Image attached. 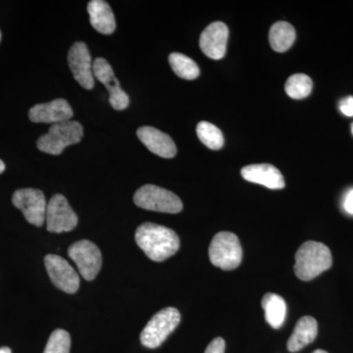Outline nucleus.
Returning <instances> with one entry per match:
<instances>
[{"instance_id":"nucleus-1","label":"nucleus","mask_w":353,"mask_h":353,"mask_svg":"<svg viewBox=\"0 0 353 353\" xmlns=\"http://www.w3.org/2000/svg\"><path fill=\"white\" fill-rule=\"evenodd\" d=\"M137 243L153 261L162 262L173 256L180 248L178 234L169 228L143 223L136 231Z\"/></svg>"},{"instance_id":"nucleus-4","label":"nucleus","mask_w":353,"mask_h":353,"mask_svg":"<svg viewBox=\"0 0 353 353\" xmlns=\"http://www.w3.org/2000/svg\"><path fill=\"white\" fill-rule=\"evenodd\" d=\"M209 259L211 263L222 270L238 268L243 259V250L238 236L231 232L216 234L209 246Z\"/></svg>"},{"instance_id":"nucleus-15","label":"nucleus","mask_w":353,"mask_h":353,"mask_svg":"<svg viewBox=\"0 0 353 353\" xmlns=\"http://www.w3.org/2000/svg\"><path fill=\"white\" fill-rule=\"evenodd\" d=\"M138 138L154 154L163 158H173L176 153L175 143L170 136L157 128L141 127L138 132Z\"/></svg>"},{"instance_id":"nucleus-10","label":"nucleus","mask_w":353,"mask_h":353,"mask_svg":"<svg viewBox=\"0 0 353 353\" xmlns=\"http://www.w3.org/2000/svg\"><path fill=\"white\" fill-rule=\"evenodd\" d=\"M46 271L51 282L67 294H75L80 287V278L66 259L58 255L48 254L44 259Z\"/></svg>"},{"instance_id":"nucleus-31","label":"nucleus","mask_w":353,"mask_h":353,"mask_svg":"<svg viewBox=\"0 0 353 353\" xmlns=\"http://www.w3.org/2000/svg\"><path fill=\"white\" fill-rule=\"evenodd\" d=\"M0 41H1V32H0Z\"/></svg>"},{"instance_id":"nucleus-9","label":"nucleus","mask_w":353,"mask_h":353,"mask_svg":"<svg viewBox=\"0 0 353 353\" xmlns=\"http://www.w3.org/2000/svg\"><path fill=\"white\" fill-rule=\"evenodd\" d=\"M46 228L51 233H63L75 229L78 216L69 205L66 197L54 194L46 208Z\"/></svg>"},{"instance_id":"nucleus-19","label":"nucleus","mask_w":353,"mask_h":353,"mask_svg":"<svg viewBox=\"0 0 353 353\" xmlns=\"http://www.w3.org/2000/svg\"><path fill=\"white\" fill-rule=\"evenodd\" d=\"M265 319L274 329H279L284 324L287 314V304L282 296L276 294H266L262 299Z\"/></svg>"},{"instance_id":"nucleus-17","label":"nucleus","mask_w":353,"mask_h":353,"mask_svg":"<svg viewBox=\"0 0 353 353\" xmlns=\"http://www.w3.org/2000/svg\"><path fill=\"white\" fill-rule=\"evenodd\" d=\"M88 12L90 24L97 32L103 34H113L116 29V21L112 9L103 0H92L88 4Z\"/></svg>"},{"instance_id":"nucleus-7","label":"nucleus","mask_w":353,"mask_h":353,"mask_svg":"<svg viewBox=\"0 0 353 353\" xmlns=\"http://www.w3.org/2000/svg\"><path fill=\"white\" fill-rule=\"evenodd\" d=\"M68 254L85 280H94L102 263L101 252L97 245L87 240L77 241L70 246Z\"/></svg>"},{"instance_id":"nucleus-6","label":"nucleus","mask_w":353,"mask_h":353,"mask_svg":"<svg viewBox=\"0 0 353 353\" xmlns=\"http://www.w3.org/2000/svg\"><path fill=\"white\" fill-rule=\"evenodd\" d=\"M181 322V314L178 309L168 307L157 313L141 334L143 345L148 348L160 347L178 327Z\"/></svg>"},{"instance_id":"nucleus-29","label":"nucleus","mask_w":353,"mask_h":353,"mask_svg":"<svg viewBox=\"0 0 353 353\" xmlns=\"http://www.w3.org/2000/svg\"><path fill=\"white\" fill-rule=\"evenodd\" d=\"M4 170H6V164L0 159V174L3 173Z\"/></svg>"},{"instance_id":"nucleus-25","label":"nucleus","mask_w":353,"mask_h":353,"mask_svg":"<svg viewBox=\"0 0 353 353\" xmlns=\"http://www.w3.org/2000/svg\"><path fill=\"white\" fill-rule=\"evenodd\" d=\"M225 348H226V343L224 339L216 338L209 343L204 353H225Z\"/></svg>"},{"instance_id":"nucleus-8","label":"nucleus","mask_w":353,"mask_h":353,"mask_svg":"<svg viewBox=\"0 0 353 353\" xmlns=\"http://www.w3.org/2000/svg\"><path fill=\"white\" fill-rule=\"evenodd\" d=\"M12 203L20 209L30 224L41 227L46 222V203L43 192L39 190L22 189L16 190L12 196Z\"/></svg>"},{"instance_id":"nucleus-28","label":"nucleus","mask_w":353,"mask_h":353,"mask_svg":"<svg viewBox=\"0 0 353 353\" xmlns=\"http://www.w3.org/2000/svg\"><path fill=\"white\" fill-rule=\"evenodd\" d=\"M0 353H12L9 347H0Z\"/></svg>"},{"instance_id":"nucleus-26","label":"nucleus","mask_w":353,"mask_h":353,"mask_svg":"<svg viewBox=\"0 0 353 353\" xmlns=\"http://www.w3.org/2000/svg\"><path fill=\"white\" fill-rule=\"evenodd\" d=\"M340 109L341 113L348 117L353 116V97H345L340 101Z\"/></svg>"},{"instance_id":"nucleus-22","label":"nucleus","mask_w":353,"mask_h":353,"mask_svg":"<svg viewBox=\"0 0 353 353\" xmlns=\"http://www.w3.org/2000/svg\"><path fill=\"white\" fill-rule=\"evenodd\" d=\"M313 83L310 77L305 74H294L288 79L285 90L290 99H303L312 92Z\"/></svg>"},{"instance_id":"nucleus-24","label":"nucleus","mask_w":353,"mask_h":353,"mask_svg":"<svg viewBox=\"0 0 353 353\" xmlns=\"http://www.w3.org/2000/svg\"><path fill=\"white\" fill-rule=\"evenodd\" d=\"M71 338L68 332L57 329L50 334L43 353H70Z\"/></svg>"},{"instance_id":"nucleus-16","label":"nucleus","mask_w":353,"mask_h":353,"mask_svg":"<svg viewBox=\"0 0 353 353\" xmlns=\"http://www.w3.org/2000/svg\"><path fill=\"white\" fill-rule=\"evenodd\" d=\"M241 176L250 183H259L271 190H282L285 180L282 173L271 164H253L241 169Z\"/></svg>"},{"instance_id":"nucleus-13","label":"nucleus","mask_w":353,"mask_h":353,"mask_svg":"<svg viewBox=\"0 0 353 353\" xmlns=\"http://www.w3.org/2000/svg\"><path fill=\"white\" fill-rule=\"evenodd\" d=\"M229 29L222 22H214L208 26L199 39V46L206 57L219 60L226 54Z\"/></svg>"},{"instance_id":"nucleus-3","label":"nucleus","mask_w":353,"mask_h":353,"mask_svg":"<svg viewBox=\"0 0 353 353\" xmlns=\"http://www.w3.org/2000/svg\"><path fill=\"white\" fill-rule=\"evenodd\" d=\"M83 136V128L77 121L53 124L48 134L38 139L37 146L41 152L48 154L59 155L67 146L80 143Z\"/></svg>"},{"instance_id":"nucleus-23","label":"nucleus","mask_w":353,"mask_h":353,"mask_svg":"<svg viewBox=\"0 0 353 353\" xmlns=\"http://www.w3.org/2000/svg\"><path fill=\"white\" fill-rule=\"evenodd\" d=\"M196 134L201 143L210 150H219L224 145V136L219 128L206 121L199 123Z\"/></svg>"},{"instance_id":"nucleus-12","label":"nucleus","mask_w":353,"mask_h":353,"mask_svg":"<svg viewBox=\"0 0 353 353\" xmlns=\"http://www.w3.org/2000/svg\"><path fill=\"white\" fill-rule=\"evenodd\" d=\"M68 63L77 82L85 90H92L94 87V76L87 44L77 41L72 46L68 53Z\"/></svg>"},{"instance_id":"nucleus-18","label":"nucleus","mask_w":353,"mask_h":353,"mask_svg":"<svg viewBox=\"0 0 353 353\" xmlns=\"http://www.w3.org/2000/svg\"><path fill=\"white\" fill-rule=\"evenodd\" d=\"M318 334V323L311 316L301 318L294 327L292 336L288 341V350L296 352L303 350L315 340Z\"/></svg>"},{"instance_id":"nucleus-32","label":"nucleus","mask_w":353,"mask_h":353,"mask_svg":"<svg viewBox=\"0 0 353 353\" xmlns=\"http://www.w3.org/2000/svg\"><path fill=\"white\" fill-rule=\"evenodd\" d=\"M352 134H353V123H352Z\"/></svg>"},{"instance_id":"nucleus-21","label":"nucleus","mask_w":353,"mask_h":353,"mask_svg":"<svg viewBox=\"0 0 353 353\" xmlns=\"http://www.w3.org/2000/svg\"><path fill=\"white\" fill-rule=\"evenodd\" d=\"M169 63L176 75L185 80H194L201 73L196 62L182 53H171Z\"/></svg>"},{"instance_id":"nucleus-14","label":"nucleus","mask_w":353,"mask_h":353,"mask_svg":"<svg viewBox=\"0 0 353 353\" xmlns=\"http://www.w3.org/2000/svg\"><path fill=\"white\" fill-rule=\"evenodd\" d=\"M73 110L69 102L63 99L46 103L37 104L30 110L29 118L34 123H46V124H57L71 120Z\"/></svg>"},{"instance_id":"nucleus-27","label":"nucleus","mask_w":353,"mask_h":353,"mask_svg":"<svg viewBox=\"0 0 353 353\" xmlns=\"http://www.w3.org/2000/svg\"><path fill=\"white\" fill-rule=\"evenodd\" d=\"M345 211L350 214L353 215V190H350L345 196V201H343Z\"/></svg>"},{"instance_id":"nucleus-20","label":"nucleus","mask_w":353,"mask_h":353,"mask_svg":"<svg viewBox=\"0 0 353 353\" xmlns=\"http://www.w3.org/2000/svg\"><path fill=\"white\" fill-rule=\"evenodd\" d=\"M296 30L285 21L275 23L269 32L271 48L277 52H285L292 48L296 41Z\"/></svg>"},{"instance_id":"nucleus-5","label":"nucleus","mask_w":353,"mask_h":353,"mask_svg":"<svg viewBox=\"0 0 353 353\" xmlns=\"http://www.w3.org/2000/svg\"><path fill=\"white\" fill-rule=\"evenodd\" d=\"M134 202L139 208L162 213H176L183 210V202L170 190L154 185H145L137 190Z\"/></svg>"},{"instance_id":"nucleus-30","label":"nucleus","mask_w":353,"mask_h":353,"mask_svg":"<svg viewBox=\"0 0 353 353\" xmlns=\"http://www.w3.org/2000/svg\"><path fill=\"white\" fill-rule=\"evenodd\" d=\"M313 353H328L327 352H325V350H315L314 352Z\"/></svg>"},{"instance_id":"nucleus-2","label":"nucleus","mask_w":353,"mask_h":353,"mask_svg":"<svg viewBox=\"0 0 353 353\" xmlns=\"http://www.w3.org/2000/svg\"><path fill=\"white\" fill-rule=\"evenodd\" d=\"M332 264L333 259L328 246L309 241L296 252L294 273L301 281H311L331 268Z\"/></svg>"},{"instance_id":"nucleus-11","label":"nucleus","mask_w":353,"mask_h":353,"mask_svg":"<svg viewBox=\"0 0 353 353\" xmlns=\"http://www.w3.org/2000/svg\"><path fill=\"white\" fill-rule=\"evenodd\" d=\"M94 76L103 83L109 92V102L115 110H124L130 103L129 95L120 87L112 67L104 58H97L92 64Z\"/></svg>"}]
</instances>
